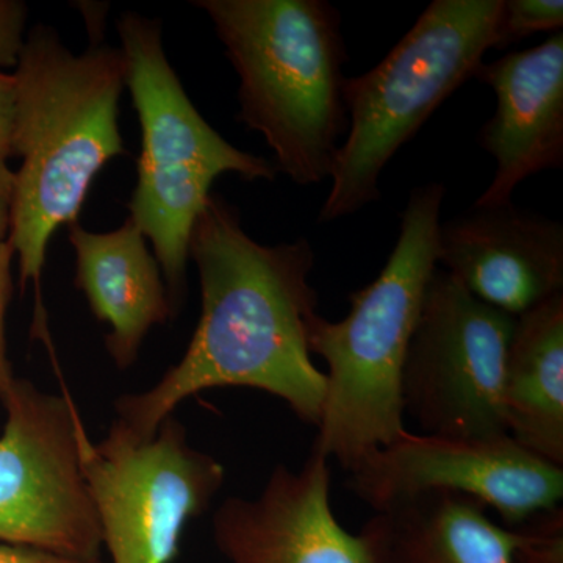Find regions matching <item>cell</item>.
<instances>
[{"label":"cell","instance_id":"6da1fadb","mask_svg":"<svg viewBox=\"0 0 563 563\" xmlns=\"http://www.w3.org/2000/svg\"><path fill=\"white\" fill-rule=\"evenodd\" d=\"M190 257L201 285V317L187 351L157 384L122 395L117 420L151 437L185 399L211 388L242 387L276 396L303 424L321 420L328 377L309 350L318 314L309 240L262 244L239 211L210 196L195 222Z\"/></svg>","mask_w":563,"mask_h":563},{"label":"cell","instance_id":"7a4b0ae2","mask_svg":"<svg viewBox=\"0 0 563 563\" xmlns=\"http://www.w3.org/2000/svg\"><path fill=\"white\" fill-rule=\"evenodd\" d=\"M18 124L13 213L9 243L18 257L21 291L35 288L33 333L49 342L41 277L55 232L79 218L92 180L125 154L120 99L125 87L121 49L91 44L74 54L54 29L25 36L16 70Z\"/></svg>","mask_w":563,"mask_h":563},{"label":"cell","instance_id":"3957f363","mask_svg":"<svg viewBox=\"0 0 563 563\" xmlns=\"http://www.w3.org/2000/svg\"><path fill=\"white\" fill-rule=\"evenodd\" d=\"M446 188H413L398 242L376 280L351 292L350 313L309 324V350L328 365V391L312 454L351 473L406 435L402 369L426 291L439 268L440 213Z\"/></svg>","mask_w":563,"mask_h":563},{"label":"cell","instance_id":"277c9868","mask_svg":"<svg viewBox=\"0 0 563 563\" xmlns=\"http://www.w3.org/2000/svg\"><path fill=\"white\" fill-rule=\"evenodd\" d=\"M239 74V121L296 185L331 179L347 132L342 14L325 0H198Z\"/></svg>","mask_w":563,"mask_h":563},{"label":"cell","instance_id":"5b68a950","mask_svg":"<svg viewBox=\"0 0 563 563\" xmlns=\"http://www.w3.org/2000/svg\"><path fill=\"white\" fill-rule=\"evenodd\" d=\"M131 90L141 128L139 179L129 218L154 247L174 310L184 296L195 222L221 174L246 181L276 179L273 162L222 139L192 106L163 49L158 20L125 11L118 20Z\"/></svg>","mask_w":563,"mask_h":563},{"label":"cell","instance_id":"8992f818","mask_svg":"<svg viewBox=\"0 0 563 563\" xmlns=\"http://www.w3.org/2000/svg\"><path fill=\"white\" fill-rule=\"evenodd\" d=\"M501 9L503 0H433L379 65L344 79L346 139L318 222L342 220L379 201L380 176L391 158L474 79L495 46Z\"/></svg>","mask_w":563,"mask_h":563},{"label":"cell","instance_id":"52a82bcc","mask_svg":"<svg viewBox=\"0 0 563 563\" xmlns=\"http://www.w3.org/2000/svg\"><path fill=\"white\" fill-rule=\"evenodd\" d=\"M81 463L110 563H172L185 526L210 509L225 479L174 415L151 437L114 418L99 442L85 437Z\"/></svg>","mask_w":563,"mask_h":563},{"label":"cell","instance_id":"ba28073f","mask_svg":"<svg viewBox=\"0 0 563 563\" xmlns=\"http://www.w3.org/2000/svg\"><path fill=\"white\" fill-rule=\"evenodd\" d=\"M0 435V543L101 561L102 533L81 463L88 435L69 396L14 380Z\"/></svg>","mask_w":563,"mask_h":563},{"label":"cell","instance_id":"9c48e42d","mask_svg":"<svg viewBox=\"0 0 563 563\" xmlns=\"http://www.w3.org/2000/svg\"><path fill=\"white\" fill-rule=\"evenodd\" d=\"M515 321L437 268L402 369L404 413L422 433L507 435L504 369Z\"/></svg>","mask_w":563,"mask_h":563},{"label":"cell","instance_id":"30bf717a","mask_svg":"<svg viewBox=\"0 0 563 563\" xmlns=\"http://www.w3.org/2000/svg\"><path fill=\"white\" fill-rule=\"evenodd\" d=\"M347 488L374 512L426 493H453L492 507L509 529L561 506L563 466L537 457L512 437L410 433L374 451Z\"/></svg>","mask_w":563,"mask_h":563},{"label":"cell","instance_id":"8fae6325","mask_svg":"<svg viewBox=\"0 0 563 563\" xmlns=\"http://www.w3.org/2000/svg\"><path fill=\"white\" fill-rule=\"evenodd\" d=\"M328 459L299 470L277 465L255 498L231 496L213 515V540L228 563H374L361 533L340 525Z\"/></svg>","mask_w":563,"mask_h":563},{"label":"cell","instance_id":"7c38bea8","mask_svg":"<svg viewBox=\"0 0 563 563\" xmlns=\"http://www.w3.org/2000/svg\"><path fill=\"white\" fill-rule=\"evenodd\" d=\"M474 298L520 317L563 292V224L514 202L440 222L439 266Z\"/></svg>","mask_w":563,"mask_h":563},{"label":"cell","instance_id":"4fadbf2b","mask_svg":"<svg viewBox=\"0 0 563 563\" xmlns=\"http://www.w3.org/2000/svg\"><path fill=\"white\" fill-rule=\"evenodd\" d=\"M474 79L496 95L495 113L479 132L495 176L474 206H506L529 177L563 168V33L483 63Z\"/></svg>","mask_w":563,"mask_h":563},{"label":"cell","instance_id":"5bb4252c","mask_svg":"<svg viewBox=\"0 0 563 563\" xmlns=\"http://www.w3.org/2000/svg\"><path fill=\"white\" fill-rule=\"evenodd\" d=\"M69 242L76 252L77 288L110 328L107 352L118 368H131L151 329L176 313L161 263L129 217L111 232H90L73 222Z\"/></svg>","mask_w":563,"mask_h":563},{"label":"cell","instance_id":"9a60e30c","mask_svg":"<svg viewBox=\"0 0 563 563\" xmlns=\"http://www.w3.org/2000/svg\"><path fill=\"white\" fill-rule=\"evenodd\" d=\"M374 563H512L518 529L493 523L477 499L426 493L376 512L361 531Z\"/></svg>","mask_w":563,"mask_h":563},{"label":"cell","instance_id":"2e32d148","mask_svg":"<svg viewBox=\"0 0 563 563\" xmlns=\"http://www.w3.org/2000/svg\"><path fill=\"white\" fill-rule=\"evenodd\" d=\"M503 399L515 442L563 466V292L517 317Z\"/></svg>","mask_w":563,"mask_h":563},{"label":"cell","instance_id":"e0dca14e","mask_svg":"<svg viewBox=\"0 0 563 563\" xmlns=\"http://www.w3.org/2000/svg\"><path fill=\"white\" fill-rule=\"evenodd\" d=\"M562 0H503L493 49H506L539 32H562Z\"/></svg>","mask_w":563,"mask_h":563},{"label":"cell","instance_id":"ac0fdd59","mask_svg":"<svg viewBox=\"0 0 563 563\" xmlns=\"http://www.w3.org/2000/svg\"><path fill=\"white\" fill-rule=\"evenodd\" d=\"M520 543L512 563H563V509L551 507L517 528Z\"/></svg>","mask_w":563,"mask_h":563},{"label":"cell","instance_id":"d6986e66","mask_svg":"<svg viewBox=\"0 0 563 563\" xmlns=\"http://www.w3.org/2000/svg\"><path fill=\"white\" fill-rule=\"evenodd\" d=\"M27 5L20 0H0V69L16 68L25 43Z\"/></svg>","mask_w":563,"mask_h":563},{"label":"cell","instance_id":"ffe728a7","mask_svg":"<svg viewBox=\"0 0 563 563\" xmlns=\"http://www.w3.org/2000/svg\"><path fill=\"white\" fill-rule=\"evenodd\" d=\"M14 261V251L9 242L0 243V401L5 398L11 385L16 380L13 374L9 354H7L5 318L13 291V277H11V263Z\"/></svg>","mask_w":563,"mask_h":563},{"label":"cell","instance_id":"44dd1931","mask_svg":"<svg viewBox=\"0 0 563 563\" xmlns=\"http://www.w3.org/2000/svg\"><path fill=\"white\" fill-rule=\"evenodd\" d=\"M18 124V87L13 74L0 69V161L14 157Z\"/></svg>","mask_w":563,"mask_h":563},{"label":"cell","instance_id":"7402d4cb","mask_svg":"<svg viewBox=\"0 0 563 563\" xmlns=\"http://www.w3.org/2000/svg\"><path fill=\"white\" fill-rule=\"evenodd\" d=\"M0 563H103L102 561H79L66 555L47 553L35 548L0 543Z\"/></svg>","mask_w":563,"mask_h":563},{"label":"cell","instance_id":"603a6c76","mask_svg":"<svg viewBox=\"0 0 563 563\" xmlns=\"http://www.w3.org/2000/svg\"><path fill=\"white\" fill-rule=\"evenodd\" d=\"M14 172L0 161V243L9 242L13 213Z\"/></svg>","mask_w":563,"mask_h":563}]
</instances>
